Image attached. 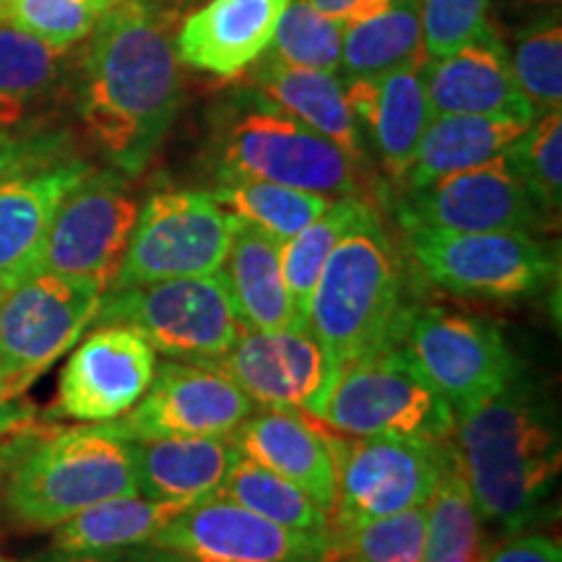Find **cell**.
I'll return each instance as SVG.
<instances>
[{
	"mask_svg": "<svg viewBox=\"0 0 562 562\" xmlns=\"http://www.w3.org/2000/svg\"><path fill=\"white\" fill-rule=\"evenodd\" d=\"M490 0H422V34L430 58L459 50L487 30Z\"/></svg>",
	"mask_w": 562,
	"mask_h": 562,
	"instance_id": "ab89813d",
	"label": "cell"
},
{
	"mask_svg": "<svg viewBox=\"0 0 562 562\" xmlns=\"http://www.w3.org/2000/svg\"><path fill=\"white\" fill-rule=\"evenodd\" d=\"M3 453L5 505L21 526L55 529L110 497L138 495L133 438L117 419L24 435Z\"/></svg>",
	"mask_w": 562,
	"mask_h": 562,
	"instance_id": "277c9868",
	"label": "cell"
},
{
	"mask_svg": "<svg viewBox=\"0 0 562 562\" xmlns=\"http://www.w3.org/2000/svg\"><path fill=\"white\" fill-rule=\"evenodd\" d=\"M157 375V351L131 326H97L70 351L55 414L91 425L121 419Z\"/></svg>",
	"mask_w": 562,
	"mask_h": 562,
	"instance_id": "ac0fdd59",
	"label": "cell"
},
{
	"mask_svg": "<svg viewBox=\"0 0 562 562\" xmlns=\"http://www.w3.org/2000/svg\"><path fill=\"white\" fill-rule=\"evenodd\" d=\"M136 552L175 562H336L331 533L286 529L222 495L191 503Z\"/></svg>",
	"mask_w": 562,
	"mask_h": 562,
	"instance_id": "4fadbf2b",
	"label": "cell"
},
{
	"mask_svg": "<svg viewBox=\"0 0 562 562\" xmlns=\"http://www.w3.org/2000/svg\"><path fill=\"white\" fill-rule=\"evenodd\" d=\"M3 469H5V461H3V453H0V476H3Z\"/></svg>",
	"mask_w": 562,
	"mask_h": 562,
	"instance_id": "7dc6e473",
	"label": "cell"
},
{
	"mask_svg": "<svg viewBox=\"0 0 562 562\" xmlns=\"http://www.w3.org/2000/svg\"><path fill=\"white\" fill-rule=\"evenodd\" d=\"M307 3L326 13V16L351 26L370 16H378V13L389 9L393 0H307Z\"/></svg>",
	"mask_w": 562,
	"mask_h": 562,
	"instance_id": "b9f144b4",
	"label": "cell"
},
{
	"mask_svg": "<svg viewBox=\"0 0 562 562\" xmlns=\"http://www.w3.org/2000/svg\"><path fill=\"white\" fill-rule=\"evenodd\" d=\"M243 326L250 331L307 328L294 313L281 277V240L240 222L222 266Z\"/></svg>",
	"mask_w": 562,
	"mask_h": 562,
	"instance_id": "484cf974",
	"label": "cell"
},
{
	"mask_svg": "<svg viewBox=\"0 0 562 562\" xmlns=\"http://www.w3.org/2000/svg\"><path fill=\"white\" fill-rule=\"evenodd\" d=\"M211 195L224 209L232 211L237 220L263 229L266 235L277 237L281 243H286L297 232L305 229L307 224L318 220L334 201L328 195L266 180L220 182Z\"/></svg>",
	"mask_w": 562,
	"mask_h": 562,
	"instance_id": "836d02e7",
	"label": "cell"
},
{
	"mask_svg": "<svg viewBox=\"0 0 562 562\" xmlns=\"http://www.w3.org/2000/svg\"><path fill=\"white\" fill-rule=\"evenodd\" d=\"M393 216L402 229L442 232H537L552 222L505 154L427 186L402 188Z\"/></svg>",
	"mask_w": 562,
	"mask_h": 562,
	"instance_id": "2e32d148",
	"label": "cell"
},
{
	"mask_svg": "<svg viewBox=\"0 0 562 562\" xmlns=\"http://www.w3.org/2000/svg\"><path fill=\"white\" fill-rule=\"evenodd\" d=\"M344 34L347 24L313 9L307 0H290L266 53L294 68L339 74Z\"/></svg>",
	"mask_w": 562,
	"mask_h": 562,
	"instance_id": "d590c367",
	"label": "cell"
},
{
	"mask_svg": "<svg viewBox=\"0 0 562 562\" xmlns=\"http://www.w3.org/2000/svg\"><path fill=\"white\" fill-rule=\"evenodd\" d=\"M108 286L63 273H30L0 286V398L26 391L81 339Z\"/></svg>",
	"mask_w": 562,
	"mask_h": 562,
	"instance_id": "ba28073f",
	"label": "cell"
},
{
	"mask_svg": "<svg viewBox=\"0 0 562 562\" xmlns=\"http://www.w3.org/2000/svg\"><path fill=\"white\" fill-rule=\"evenodd\" d=\"M91 323L136 328L154 351L193 364L220 360L245 331L222 271L110 286Z\"/></svg>",
	"mask_w": 562,
	"mask_h": 562,
	"instance_id": "52a82bcc",
	"label": "cell"
},
{
	"mask_svg": "<svg viewBox=\"0 0 562 562\" xmlns=\"http://www.w3.org/2000/svg\"><path fill=\"white\" fill-rule=\"evenodd\" d=\"M425 87L432 115H505L526 123L537 121L516 87L508 50L492 24L459 50L427 60Z\"/></svg>",
	"mask_w": 562,
	"mask_h": 562,
	"instance_id": "44dd1931",
	"label": "cell"
},
{
	"mask_svg": "<svg viewBox=\"0 0 562 562\" xmlns=\"http://www.w3.org/2000/svg\"><path fill=\"white\" fill-rule=\"evenodd\" d=\"M26 419H30V409H26V406H21V402L9 404L0 398V438H3V435H9L11 430H16V427L30 425Z\"/></svg>",
	"mask_w": 562,
	"mask_h": 562,
	"instance_id": "7bdbcfd3",
	"label": "cell"
},
{
	"mask_svg": "<svg viewBox=\"0 0 562 562\" xmlns=\"http://www.w3.org/2000/svg\"><path fill=\"white\" fill-rule=\"evenodd\" d=\"M531 3H552V5H558L560 0H531Z\"/></svg>",
	"mask_w": 562,
	"mask_h": 562,
	"instance_id": "bcb514c9",
	"label": "cell"
},
{
	"mask_svg": "<svg viewBox=\"0 0 562 562\" xmlns=\"http://www.w3.org/2000/svg\"><path fill=\"white\" fill-rule=\"evenodd\" d=\"M402 347L456 417L497 396L518 375L516 357L495 323L446 305L417 302Z\"/></svg>",
	"mask_w": 562,
	"mask_h": 562,
	"instance_id": "5bb4252c",
	"label": "cell"
},
{
	"mask_svg": "<svg viewBox=\"0 0 562 562\" xmlns=\"http://www.w3.org/2000/svg\"><path fill=\"white\" fill-rule=\"evenodd\" d=\"M531 123L505 115H432L398 188H419L446 175L503 157Z\"/></svg>",
	"mask_w": 562,
	"mask_h": 562,
	"instance_id": "4316f807",
	"label": "cell"
},
{
	"mask_svg": "<svg viewBox=\"0 0 562 562\" xmlns=\"http://www.w3.org/2000/svg\"><path fill=\"white\" fill-rule=\"evenodd\" d=\"M206 157L216 182L266 180L328 199L362 193V165L250 87L214 110Z\"/></svg>",
	"mask_w": 562,
	"mask_h": 562,
	"instance_id": "5b68a950",
	"label": "cell"
},
{
	"mask_svg": "<svg viewBox=\"0 0 562 562\" xmlns=\"http://www.w3.org/2000/svg\"><path fill=\"white\" fill-rule=\"evenodd\" d=\"M191 503L144 495L110 497L55 526V552H128L149 544Z\"/></svg>",
	"mask_w": 562,
	"mask_h": 562,
	"instance_id": "83f0119b",
	"label": "cell"
},
{
	"mask_svg": "<svg viewBox=\"0 0 562 562\" xmlns=\"http://www.w3.org/2000/svg\"><path fill=\"white\" fill-rule=\"evenodd\" d=\"M339 562H341V560H339Z\"/></svg>",
	"mask_w": 562,
	"mask_h": 562,
	"instance_id": "681fc988",
	"label": "cell"
},
{
	"mask_svg": "<svg viewBox=\"0 0 562 562\" xmlns=\"http://www.w3.org/2000/svg\"><path fill=\"white\" fill-rule=\"evenodd\" d=\"M175 13L161 0H117L87 34L76 115L97 151L136 178L170 133L182 102Z\"/></svg>",
	"mask_w": 562,
	"mask_h": 562,
	"instance_id": "6da1fadb",
	"label": "cell"
},
{
	"mask_svg": "<svg viewBox=\"0 0 562 562\" xmlns=\"http://www.w3.org/2000/svg\"><path fill=\"white\" fill-rule=\"evenodd\" d=\"M214 495L243 505L269 521L294 531L331 533V513L305 495L284 476L258 467L250 459H237Z\"/></svg>",
	"mask_w": 562,
	"mask_h": 562,
	"instance_id": "1f68e13d",
	"label": "cell"
},
{
	"mask_svg": "<svg viewBox=\"0 0 562 562\" xmlns=\"http://www.w3.org/2000/svg\"><path fill=\"white\" fill-rule=\"evenodd\" d=\"M117 0H0V24H9L68 53L87 40Z\"/></svg>",
	"mask_w": 562,
	"mask_h": 562,
	"instance_id": "8d00e7d4",
	"label": "cell"
},
{
	"mask_svg": "<svg viewBox=\"0 0 562 562\" xmlns=\"http://www.w3.org/2000/svg\"><path fill=\"white\" fill-rule=\"evenodd\" d=\"M368 203L370 201H364L362 195L334 199L331 206L323 211L318 220L307 224L286 243H281V277H284L286 294H290L302 326H307V311H311V300L323 266H326L336 243L344 237V232L355 224Z\"/></svg>",
	"mask_w": 562,
	"mask_h": 562,
	"instance_id": "d6a6232c",
	"label": "cell"
},
{
	"mask_svg": "<svg viewBox=\"0 0 562 562\" xmlns=\"http://www.w3.org/2000/svg\"><path fill=\"white\" fill-rule=\"evenodd\" d=\"M243 76L245 87L263 94L277 108L311 125L315 133L334 140L357 165H364L368 149H364L362 133L351 117L339 76L326 74V70L286 66V63L271 58L269 53H263Z\"/></svg>",
	"mask_w": 562,
	"mask_h": 562,
	"instance_id": "cb8c5ba5",
	"label": "cell"
},
{
	"mask_svg": "<svg viewBox=\"0 0 562 562\" xmlns=\"http://www.w3.org/2000/svg\"><path fill=\"white\" fill-rule=\"evenodd\" d=\"M505 159L547 214L558 216L562 201V112L554 110L537 117L521 138L513 140Z\"/></svg>",
	"mask_w": 562,
	"mask_h": 562,
	"instance_id": "f35d334b",
	"label": "cell"
},
{
	"mask_svg": "<svg viewBox=\"0 0 562 562\" xmlns=\"http://www.w3.org/2000/svg\"><path fill=\"white\" fill-rule=\"evenodd\" d=\"M240 220L211 193L159 191L138 211L123 263L110 286L222 271Z\"/></svg>",
	"mask_w": 562,
	"mask_h": 562,
	"instance_id": "8fae6325",
	"label": "cell"
},
{
	"mask_svg": "<svg viewBox=\"0 0 562 562\" xmlns=\"http://www.w3.org/2000/svg\"><path fill=\"white\" fill-rule=\"evenodd\" d=\"M336 461L331 537L427 503L440 476L446 442L349 438L326 427Z\"/></svg>",
	"mask_w": 562,
	"mask_h": 562,
	"instance_id": "7c38bea8",
	"label": "cell"
},
{
	"mask_svg": "<svg viewBox=\"0 0 562 562\" xmlns=\"http://www.w3.org/2000/svg\"><path fill=\"white\" fill-rule=\"evenodd\" d=\"M0 562H24V560H11V558H3V554H0Z\"/></svg>",
	"mask_w": 562,
	"mask_h": 562,
	"instance_id": "c3c4849f",
	"label": "cell"
},
{
	"mask_svg": "<svg viewBox=\"0 0 562 562\" xmlns=\"http://www.w3.org/2000/svg\"><path fill=\"white\" fill-rule=\"evenodd\" d=\"M138 495L151 501L195 503L214 495L240 451L224 438L133 440Z\"/></svg>",
	"mask_w": 562,
	"mask_h": 562,
	"instance_id": "d4e9b609",
	"label": "cell"
},
{
	"mask_svg": "<svg viewBox=\"0 0 562 562\" xmlns=\"http://www.w3.org/2000/svg\"><path fill=\"white\" fill-rule=\"evenodd\" d=\"M243 459L284 476L331 513L336 503V461L326 427L290 409L252 412L229 435Z\"/></svg>",
	"mask_w": 562,
	"mask_h": 562,
	"instance_id": "603a6c76",
	"label": "cell"
},
{
	"mask_svg": "<svg viewBox=\"0 0 562 562\" xmlns=\"http://www.w3.org/2000/svg\"><path fill=\"white\" fill-rule=\"evenodd\" d=\"M203 368L222 372L263 409H290L305 417L328 396L339 375V364L311 328H245L227 355Z\"/></svg>",
	"mask_w": 562,
	"mask_h": 562,
	"instance_id": "e0dca14e",
	"label": "cell"
},
{
	"mask_svg": "<svg viewBox=\"0 0 562 562\" xmlns=\"http://www.w3.org/2000/svg\"><path fill=\"white\" fill-rule=\"evenodd\" d=\"M417 273L432 286L474 300L510 302L544 290L558 273V250L531 232L402 229Z\"/></svg>",
	"mask_w": 562,
	"mask_h": 562,
	"instance_id": "9c48e42d",
	"label": "cell"
},
{
	"mask_svg": "<svg viewBox=\"0 0 562 562\" xmlns=\"http://www.w3.org/2000/svg\"><path fill=\"white\" fill-rule=\"evenodd\" d=\"M63 58L32 34L0 24V140L26 136L58 89Z\"/></svg>",
	"mask_w": 562,
	"mask_h": 562,
	"instance_id": "f1b7e54d",
	"label": "cell"
},
{
	"mask_svg": "<svg viewBox=\"0 0 562 562\" xmlns=\"http://www.w3.org/2000/svg\"><path fill=\"white\" fill-rule=\"evenodd\" d=\"M290 0H209L182 19L180 63L201 74L237 79L269 50Z\"/></svg>",
	"mask_w": 562,
	"mask_h": 562,
	"instance_id": "7402d4cb",
	"label": "cell"
},
{
	"mask_svg": "<svg viewBox=\"0 0 562 562\" xmlns=\"http://www.w3.org/2000/svg\"><path fill=\"white\" fill-rule=\"evenodd\" d=\"M425 66H404L368 79L341 81L362 140L368 138L383 172L396 186H402L409 172L422 133L432 121Z\"/></svg>",
	"mask_w": 562,
	"mask_h": 562,
	"instance_id": "ffe728a7",
	"label": "cell"
},
{
	"mask_svg": "<svg viewBox=\"0 0 562 562\" xmlns=\"http://www.w3.org/2000/svg\"><path fill=\"white\" fill-rule=\"evenodd\" d=\"M513 79L529 102L533 117L560 110L562 102V24L560 16H547L526 26L508 53Z\"/></svg>",
	"mask_w": 562,
	"mask_h": 562,
	"instance_id": "e575fe53",
	"label": "cell"
},
{
	"mask_svg": "<svg viewBox=\"0 0 562 562\" xmlns=\"http://www.w3.org/2000/svg\"><path fill=\"white\" fill-rule=\"evenodd\" d=\"M482 516L463 474L453 438L442 453L440 476L427 497V531L422 562H480Z\"/></svg>",
	"mask_w": 562,
	"mask_h": 562,
	"instance_id": "4dcf8cb0",
	"label": "cell"
},
{
	"mask_svg": "<svg viewBox=\"0 0 562 562\" xmlns=\"http://www.w3.org/2000/svg\"><path fill=\"white\" fill-rule=\"evenodd\" d=\"M430 60L422 34V0H393L389 9L347 26L341 45L344 81L368 79Z\"/></svg>",
	"mask_w": 562,
	"mask_h": 562,
	"instance_id": "f546056e",
	"label": "cell"
},
{
	"mask_svg": "<svg viewBox=\"0 0 562 562\" xmlns=\"http://www.w3.org/2000/svg\"><path fill=\"white\" fill-rule=\"evenodd\" d=\"M89 172L63 133L0 140V286L30 271L60 201Z\"/></svg>",
	"mask_w": 562,
	"mask_h": 562,
	"instance_id": "30bf717a",
	"label": "cell"
},
{
	"mask_svg": "<svg viewBox=\"0 0 562 562\" xmlns=\"http://www.w3.org/2000/svg\"><path fill=\"white\" fill-rule=\"evenodd\" d=\"M138 195L123 172L91 170L60 201L30 273H63L100 281L110 290L138 222Z\"/></svg>",
	"mask_w": 562,
	"mask_h": 562,
	"instance_id": "9a60e30c",
	"label": "cell"
},
{
	"mask_svg": "<svg viewBox=\"0 0 562 562\" xmlns=\"http://www.w3.org/2000/svg\"><path fill=\"white\" fill-rule=\"evenodd\" d=\"M42 562H128L123 552H55Z\"/></svg>",
	"mask_w": 562,
	"mask_h": 562,
	"instance_id": "ee69618b",
	"label": "cell"
},
{
	"mask_svg": "<svg viewBox=\"0 0 562 562\" xmlns=\"http://www.w3.org/2000/svg\"><path fill=\"white\" fill-rule=\"evenodd\" d=\"M427 503L334 537L336 562H422Z\"/></svg>",
	"mask_w": 562,
	"mask_h": 562,
	"instance_id": "74e56055",
	"label": "cell"
},
{
	"mask_svg": "<svg viewBox=\"0 0 562 562\" xmlns=\"http://www.w3.org/2000/svg\"><path fill=\"white\" fill-rule=\"evenodd\" d=\"M125 558H128V562H175V560H149V558H144V554L140 552H136V550H128V552H123Z\"/></svg>",
	"mask_w": 562,
	"mask_h": 562,
	"instance_id": "f6af8a7d",
	"label": "cell"
},
{
	"mask_svg": "<svg viewBox=\"0 0 562 562\" xmlns=\"http://www.w3.org/2000/svg\"><path fill=\"white\" fill-rule=\"evenodd\" d=\"M414 305L402 252L378 209L368 203L323 266L307 328L341 370L398 347Z\"/></svg>",
	"mask_w": 562,
	"mask_h": 562,
	"instance_id": "3957f363",
	"label": "cell"
},
{
	"mask_svg": "<svg viewBox=\"0 0 562 562\" xmlns=\"http://www.w3.org/2000/svg\"><path fill=\"white\" fill-rule=\"evenodd\" d=\"M252 412L256 404L222 372L170 360L157 364L149 391L117 422L133 440L224 438Z\"/></svg>",
	"mask_w": 562,
	"mask_h": 562,
	"instance_id": "d6986e66",
	"label": "cell"
},
{
	"mask_svg": "<svg viewBox=\"0 0 562 562\" xmlns=\"http://www.w3.org/2000/svg\"><path fill=\"white\" fill-rule=\"evenodd\" d=\"M311 419L349 438L446 442L456 414L402 344L344 364Z\"/></svg>",
	"mask_w": 562,
	"mask_h": 562,
	"instance_id": "8992f818",
	"label": "cell"
},
{
	"mask_svg": "<svg viewBox=\"0 0 562 562\" xmlns=\"http://www.w3.org/2000/svg\"><path fill=\"white\" fill-rule=\"evenodd\" d=\"M453 446L482 521L521 533L542 518L558 487L560 427L552 404L521 372L456 417Z\"/></svg>",
	"mask_w": 562,
	"mask_h": 562,
	"instance_id": "7a4b0ae2",
	"label": "cell"
},
{
	"mask_svg": "<svg viewBox=\"0 0 562 562\" xmlns=\"http://www.w3.org/2000/svg\"><path fill=\"white\" fill-rule=\"evenodd\" d=\"M480 562H562L560 542L547 533H513L495 550L482 552Z\"/></svg>",
	"mask_w": 562,
	"mask_h": 562,
	"instance_id": "60d3db41",
	"label": "cell"
}]
</instances>
